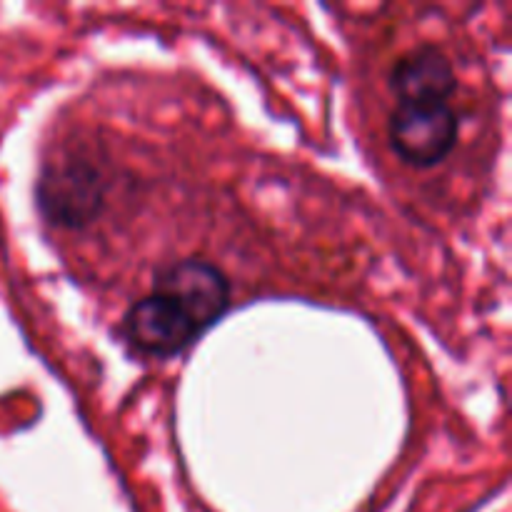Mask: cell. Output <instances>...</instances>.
Listing matches in <instances>:
<instances>
[{
    "label": "cell",
    "instance_id": "obj_1",
    "mask_svg": "<svg viewBox=\"0 0 512 512\" xmlns=\"http://www.w3.org/2000/svg\"><path fill=\"white\" fill-rule=\"evenodd\" d=\"M105 188L103 173L93 160L75 155L50 163L38 183L40 213L60 228H85L103 210Z\"/></svg>",
    "mask_w": 512,
    "mask_h": 512
},
{
    "label": "cell",
    "instance_id": "obj_2",
    "mask_svg": "<svg viewBox=\"0 0 512 512\" xmlns=\"http://www.w3.org/2000/svg\"><path fill=\"white\" fill-rule=\"evenodd\" d=\"M460 133L458 113L450 103H398L388 120V138L395 155L415 168H430L453 150Z\"/></svg>",
    "mask_w": 512,
    "mask_h": 512
},
{
    "label": "cell",
    "instance_id": "obj_4",
    "mask_svg": "<svg viewBox=\"0 0 512 512\" xmlns=\"http://www.w3.org/2000/svg\"><path fill=\"white\" fill-rule=\"evenodd\" d=\"M123 333L135 350L153 358L178 355L200 335L188 315L160 293L145 295L125 310Z\"/></svg>",
    "mask_w": 512,
    "mask_h": 512
},
{
    "label": "cell",
    "instance_id": "obj_3",
    "mask_svg": "<svg viewBox=\"0 0 512 512\" xmlns=\"http://www.w3.org/2000/svg\"><path fill=\"white\" fill-rule=\"evenodd\" d=\"M153 293L173 300L190 318L198 333H205L230 305V283L208 260H178L160 270Z\"/></svg>",
    "mask_w": 512,
    "mask_h": 512
},
{
    "label": "cell",
    "instance_id": "obj_5",
    "mask_svg": "<svg viewBox=\"0 0 512 512\" xmlns=\"http://www.w3.org/2000/svg\"><path fill=\"white\" fill-rule=\"evenodd\" d=\"M458 80L453 63L443 50L423 45L395 60L390 70V90L403 105L450 103Z\"/></svg>",
    "mask_w": 512,
    "mask_h": 512
}]
</instances>
